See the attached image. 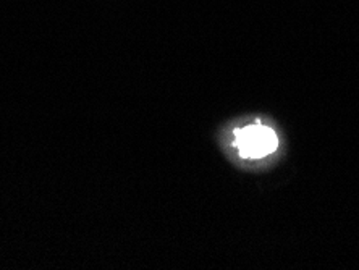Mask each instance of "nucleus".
Segmentation results:
<instances>
[{"label": "nucleus", "instance_id": "1", "mask_svg": "<svg viewBox=\"0 0 359 270\" xmlns=\"http://www.w3.org/2000/svg\"><path fill=\"white\" fill-rule=\"evenodd\" d=\"M233 144L243 158H262L277 149L278 140L269 126L252 123L235 131Z\"/></svg>", "mask_w": 359, "mask_h": 270}]
</instances>
